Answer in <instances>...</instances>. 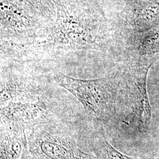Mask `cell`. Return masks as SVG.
Here are the masks:
<instances>
[{
  "mask_svg": "<svg viewBox=\"0 0 159 159\" xmlns=\"http://www.w3.org/2000/svg\"><path fill=\"white\" fill-rule=\"evenodd\" d=\"M56 20L46 39L39 45L50 50H97V34L93 7L84 0H54Z\"/></svg>",
  "mask_w": 159,
  "mask_h": 159,
  "instance_id": "obj_1",
  "label": "cell"
},
{
  "mask_svg": "<svg viewBox=\"0 0 159 159\" xmlns=\"http://www.w3.org/2000/svg\"><path fill=\"white\" fill-rule=\"evenodd\" d=\"M58 84L73 95L85 111L97 119H103L111 113L116 102V86L106 78L84 80L64 74L56 77Z\"/></svg>",
  "mask_w": 159,
  "mask_h": 159,
  "instance_id": "obj_2",
  "label": "cell"
},
{
  "mask_svg": "<svg viewBox=\"0 0 159 159\" xmlns=\"http://www.w3.org/2000/svg\"><path fill=\"white\" fill-rule=\"evenodd\" d=\"M29 153L44 159H97L94 153H86L71 137L37 129L29 138Z\"/></svg>",
  "mask_w": 159,
  "mask_h": 159,
  "instance_id": "obj_3",
  "label": "cell"
},
{
  "mask_svg": "<svg viewBox=\"0 0 159 159\" xmlns=\"http://www.w3.org/2000/svg\"><path fill=\"white\" fill-rule=\"evenodd\" d=\"M47 116L45 104L39 98L12 102L1 106V121L8 130L25 132L26 129L45 122Z\"/></svg>",
  "mask_w": 159,
  "mask_h": 159,
  "instance_id": "obj_4",
  "label": "cell"
},
{
  "mask_svg": "<svg viewBox=\"0 0 159 159\" xmlns=\"http://www.w3.org/2000/svg\"><path fill=\"white\" fill-rule=\"evenodd\" d=\"M35 20L27 10L10 0L1 1V36L26 37L35 31Z\"/></svg>",
  "mask_w": 159,
  "mask_h": 159,
  "instance_id": "obj_5",
  "label": "cell"
},
{
  "mask_svg": "<svg viewBox=\"0 0 159 159\" xmlns=\"http://www.w3.org/2000/svg\"><path fill=\"white\" fill-rule=\"evenodd\" d=\"M29 155L25 132L1 130V159H26Z\"/></svg>",
  "mask_w": 159,
  "mask_h": 159,
  "instance_id": "obj_6",
  "label": "cell"
},
{
  "mask_svg": "<svg viewBox=\"0 0 159 159\" xmlns=\"http://www.w3.org/2000/svg\"><path fill=\"white\" fill-rule=\"evenodd\" d=\"M27 84L12 80L1 79V106L12 102L33 101L39 98L30 93Z\"/></svg>",
  "mask_w": 159,
  "mask_h": 159,
  "instance_id": "obj_7",
  "label": "cell"
},
{
  "mask_svg": "<svg viewBox=\"0 0 159 159\" xmlns=\"http://www.w3.org/2000/svg\"><path fill=\"white\" fill-rule=\"evenodd\" d=\"M94 153L97 159H139L121 153L110 144L104 136L99 140Z\"/></svg>",
  "mask_w": 159,
  "mask_h": 159,
  "instance_id": "obj_8",
  "label": "cell"
},
{
  "mask_svg": "<svg viewBox=\"0 0 159 159\" xmlns=\"http://www.w3.org/2000/svg\"><path fill=\"white\" fill-rule=\"evenodd\" d=\"M23 4H25L26 8L32 12L43 13L47 7L49 0H18Z\"/></svg>",
  "mask_w": 159,
  "mask_h": 159,
  "instance_id": "obj_9",
  "label": "cell"
},
{
  "mask_svg": "<svg viewBox=\"0 0 159 159\" xmlns=\"http://www.w3.org/2000/svg\"><path fill=\"white\" fill-rule=\"evenodd\" d=\"M26 159H42V158H40V157H35L31 155V154H30V156H28V157L26 158Z\"/></svg>",
  "mask_w": 159,
  "mask_h": 159,
  "instance_id": "obj_10",
  "label": "cell"
}]
</instances>
